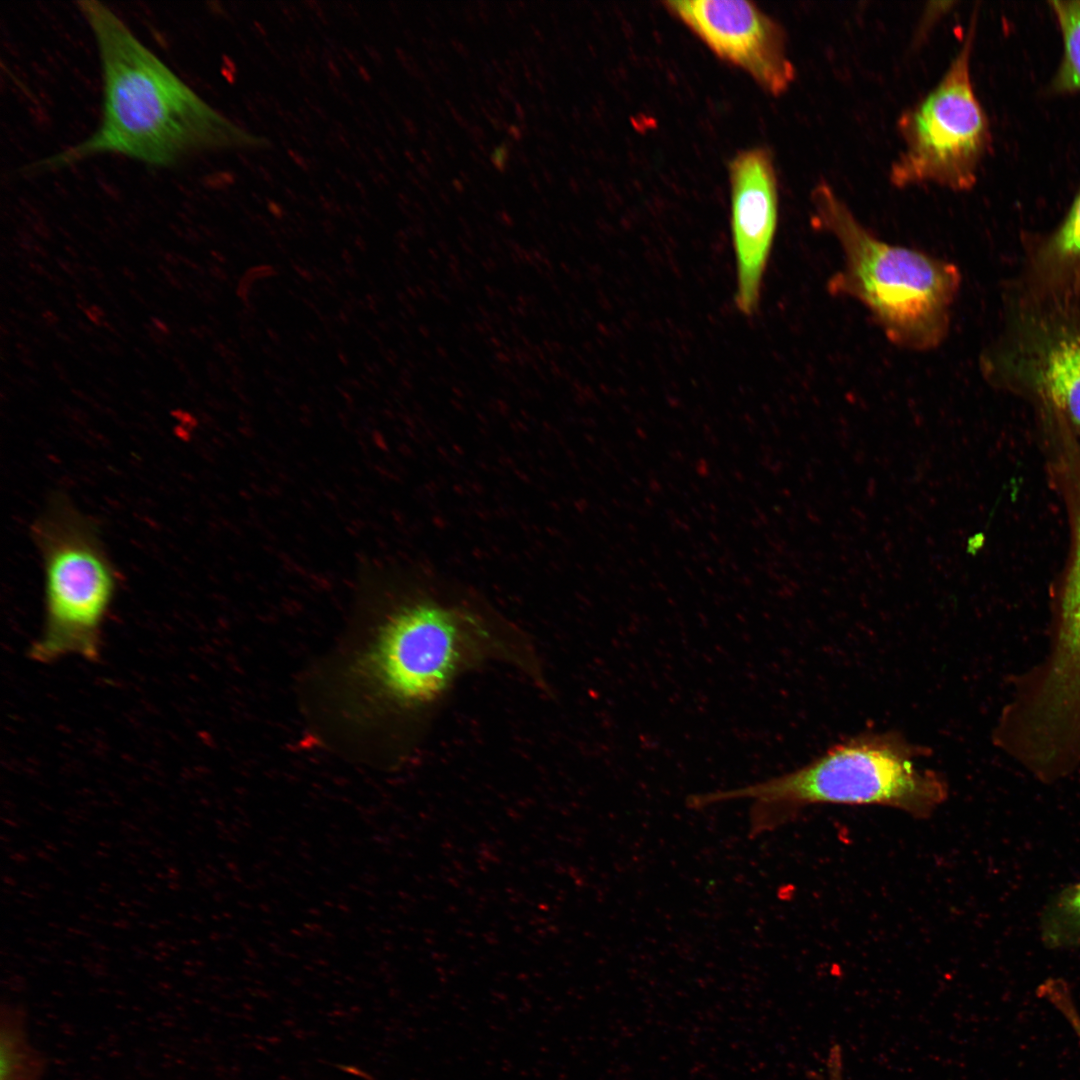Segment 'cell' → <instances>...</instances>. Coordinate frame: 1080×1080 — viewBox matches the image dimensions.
<instances>
[{"label":"cell","instance_id":"6da1fadb","mask_svg":"<svg viewBox=\"0 0 1080 1080\" xmlns=\"http://www.w3.org/2000/svg\"><path fill=\"white\" fill-rule=\"evenodd\" d=\"M96 43L102 77L98 127L35 169L120 155L169 167L207 151L257 145V140L207 104L106 4L77 2Z\"/></svg>","mask_w":1080,"mask_h":1080},{"label":"cell","instance_id":"7a4b0ae2","mask_svg":"<svg viewBox=\"0 0 1080 1080\" xmlns=\"http://www.w3.org/2000/svg\"><path fill=\"white\" fill-rule=\"evenodd\" d=\"M492 662L544 683L538 657L522 632L469 606L419 596L386 616L363 666L385 701L403 712L428 715L466 673Z\"/></svg>","mask_w":1080,"mask_h":1080},{"label":"cell","instance_id":"3957f363","mask_svg":"<svg viewBox=\"0 0 1080 1080\" xmlns=\"http://www.w3.org/2000/svg\"><path fill=\"white\" fill-rule=\"evenodd\" d=\"M927 752L897 731L865 732L798 769L737 788L691 794L686 805L700 810L751 801L750 838L772 832L819 804L884 806L926 818L948 797L944 777L916 764Z\"/></svg>","mask_w":1080,"mask_h":1080},{"label":"cell","instance_id":"277c9868","mask_svg":"<svg viewBox=\"0 0 1080 1080\" xmlns=\"http://www.w3.org/2000/svg\"><path fill=\"white\" fill-rule=\"evenodd\" d=\"M811 200L815 224L834 237L843 256L829 292L863 304L895 345L915 351L940 345L960 289L958 267L877 238L826 183L814 188Z\"/></svg>","mask_w":1080,"mask_h":1080},{"label":"cell","instance_id":"5b68a950","mask_svg":"<svg viewBox=\"0 0 1080 1080\" xmlns=\"http://www.w3.org/2000/svg\"><path fill=\"white\" fill-rule=\"evenodd\" d=\"M44 572V621L28 649L32 661L95 662L119 586L99 531L63 494L52 496L31 527Z\"/></svg>","mask_w":1080,"mask_h":1080},{"label":"cell","instance_id":"8992f818","mask_svg":"<svg viewBox=\"0 0 1080 1080\" xmlns=\"http://www.w3.org/2000/svg\"><path fill=\"white\" fill-rule=\"evenodd\" d=\"M974 26L938 84L899 119L904 149L889 173L896 187L930 183L964 191L976 182L990 133L970 75Z\"/></svg>","mask_w":1080,"mask_h":1080},{"label":"cell","instance_id":"52a82bcc","mask_svg":"<svg viewBox=\"0 0 1080 1080\" xmlns=\"http://www.w3.org/2000/svg\"><path fill=\"white\" fill-rule=\"evenodd\" d=\"M666 8L717 55L748 72L765 90L782 94L794 79L784 32L745 0L667 1Z\"/></svg>","mask_w":1080,"mask_h":1080},{"label":"cell","instance_id":"ba28073f","mask_svg":"<svg viewBox=\"0 0 1080 1080\" xmlns=\"http://www.w3.org/2000/svg\"><path fill=\"white\" fill-rule=\"evenodd\" d=\"M731 228L736 258V306L745 316L759 305L763 276L777 228V183L770 154L739 153L730 165Z\"/></svg>","mask_w":1080,"mask_h":1080},{"label":"cell","instance_id":"9c48e42d","mask_svg":"<svg viewBox=\"0 0 1080 1080\" xmlns=\"http://www.w3.org/2000/svg\"><path fill=\"white\" fill-rule=\"evenodd\" d=\"M1022 692L1040 715L1080 723V520L1048 654Z\"/></svg>","mask_w":1080,"mask_h":1080},{"label":"cell","instance_id":"30bf717a","mask_svg":"<svg viewBox=\"0 0 1080 1080\" xmlns=\"http://www.w3.org/2000/svg\"><path fill=\"white\" fill-rule=\"evenodd\" d=\"M1034 378L1049 400L1080 429V337L1064 336L1039 352Z\"/></svg>","mask_w":1080,"mask_h":1080},{"label":"cell","instance_id":"8fae6325","mask_svg":"<svg viewBox=\"0 0 1080 1080\" xmlns=\"http://www.w3.org/2000/svg\"><path fill=\"white\" fill-rule=\"evenodd\" d=\"M46 1060L33 1044L23 1008L6 1003L0 1010V1080H41Z\"/></svg>","mask_w":1080,"mask_h":1080},{"label":"cell","instance_id":"7c38bea8","mask_svg":"<svg viewBox=\"0 0 1080 1080\" xmlns=\"http://www.w3.org/2000/svg\"><path fill=\"white\" fill-rule=\"evenodd\" d=\"M1040 937L1049 949L1080 948V881L1049 898L1040 915Z\"/></svg>","mask_w":1080,"mask_h":1080},{"label":"cell","instance_id":"4fadbf2b","mask_svg":"<svg viewBox=\"0 0 1080 1080\" xmlns=\"http://www.w3.org/2000/svg\"><path fill=\"white\" fill-rule=\"evenodd\" d=\"M1064 42V57L1056 78L1062 90H1080V1H1051Z\"/></svg>","mask_w":1080,"mask_h":1080},{"label":"cell","instance_id":"5bb4252c","mask_svg":"<svg viewBox=\"0 0 1080 1080\" xmlns=\"http://www.w3.org/2000/svg\"><path fill=\"white\" fill-rule=\"evenodd\" d=\"M1047 257L1062 265L1080 264V194L1047 246Z\"/></svg>","mask_w":1080,"mask_h":1080},{"label":"cell","instance_id":"9a60e30c","mask_svg":"<svg viewBox=\"0 0 1080 1080\" xmlns=\"http://www.w3.org/2000/svg\"><path fill=\"white\" fill-rule=\"evenodd\" d=\"M844 1072L843 1054L833 1051L826 1057L824 1074L820 1080H846Z\"/></svg>","mask_w":1080,"mask_h":1080},{"label":"cell","instance_id":"2e32d148","mask_svg":"<svg viewBox=\"0 0 1080 1080\" xmlns=\"http://www.w3.org/2000/svg\"><path fill=\"white\" fill-rule=\"evenodd\" d=\"M508 158V148L506 145L498 147L491 155V160L499 170L505 169V162Z\"/></svg>","mask_w":1080,"mask_h":1080},{"label":"cell","instance_id":"e0dca14e","mask_svg":"<svg viewBox=\"0 0 1080 1080\" xmlns=\"http://www.w3.org/2000/svg\"><path fill=\"white\" fill-rule=\"evenodd\" d=\"M86 312L90 320L96 322L97 324H101L103 322L104 314L100 308L96 306H89Z\"/></svg>","mask_w":1080,"mask_h":1080},{"label":"cell","instance_id":"ac0fdd59","mask_svg":"<svg viewBox=\"0 0 1080 1080\" xmlns=\"http://www.w3.org/2000/svg\"><path fill=\"white\" fill-rule=\"evenodd\" d=\"M508 133L516 140H519L521 138V131H520L519 128H517L515 126L509 127L508 128Z\"/></svg>","mask_w":1080,"mask_h":1080},{"label":"cell","instance_id":"d6986e66","mask_svg":"<svg viewBox=\"0 0 1080 1080\" xmlns=\"http://www.w3.org/2000/svg\"><path fill=\"white\" fill-rule=\"evenodd\" d=\"M108 348H109L111 353L116 354V355H120L121 352H122L121 347L116 343H110L108 345Z\"/></svg>","mask_w":1080,"mask_h":1080}]
</instances>
